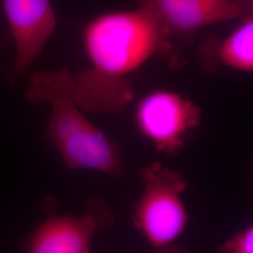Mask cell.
Returning <instances> with one entry per match:
<instances>
[{
  "mask_svg": "<svg viewBox=\"0 0 253 253\" xmlns=\"http://www.w3.org/2000/svg\"><path fill=\"white\" fill-rule=\"evenodd\" d=\"M72 74L67 67L35 72L30 76L25 97L34 104L50 106L46 140L59 153L67 168L122 177L126 166L120 146L94 125L76 104Z\"/></svg>",
  "mask_w": 253,
  "mask_h": 253,
  "instance_id": "obj_2",
  "label": "cell"
},
{
  "mask_svg": "<svg viewBox=\"0 0 253 253\" xmlns=\"http://www.w3.org/2000/svg\"><path fill=\"white\" fill-rule=\"evenodd\" d=\"M15 45L12 82L27 74L56 27L50 0H3Z\"/></svg>",
  "mask_w": 253,
  "mask_h": 253,
  "instance_id": "obj_7",
  "label": "cell"
},
{
  "mask_svg": "<svg viewBox=\"0 0 253 253\" xmlns=\"http://www.w3.org/2000/svg\"><path fill=\"white\" fill-rule=\"evenodd\" d=\"M145 9L172 42L177 54L200 29L215 24L253 15V0H136Z\"/></svg>",
  "mask_w": 253,
  "mask_h": 253,
  "instance_id": "obj_5",
  "label": "cell"
},
{
  "mask_svg": "<svg viewBox=\"0 0 253 253\" xmlns=\"http://www.w3.org/2000/svg\"><path fill=\"white\" fill-rule=\"evenodd\" d=\"M140 177L143 189L133 206V226L157 251L175 244L190 220L183 201L189 181L160 162L144 166Z\"/></svg>",
  "mask_w": 253,
  "mask_h": 253,
  "instance_id": "obj_3",
  "label": "cell"
},
{
  "mask_svg": "<svg viewBox=\"0 0 253 253\" xmlns=\"http://www.w3.org/2000/svg\"><path fill=\"white\" fill-rule=\"evenodd\" d=\"M242 21L224 38L207 37L198 48V60L202 68L214 73L228 68L242 73L253 71V15Z\"/></svg>",
  "mask_w": 253,
  "mask_h": 253,
  "instance_id": "obj_8",
  "label": "cell"
},
{
  "mask_svg": "<svg viewBox=\"0 0 253 253\" xmlns=\"http://www.w3.org/2000/svg\"><path fill=\"white\" fill-rule=\"evenodd\" d=\"M156 253H190L189 251L180 245L173 244L161 250H158Z\"/></svg>",
  "mask_w": 253,
  "mask_h": 253,
  "instance_id": "obj_10",
  "label": "cell"
},
{
  "mask_svg": "<svg viewBox=\"0 0 253 253\" xmlns=\"http://www.w3.org/2000/svg\"><path fill=\"white\" fill-rule=\"evenodd\" d=\"M202 117V110L194 101L168 89L147 93L134 110L140 134L166 156L180 153L201 126Z\"/></svg>",
  "mask_w": 253,
  "mask_h": 253,
  "instance_id": "obj_4",
  "label": "cell"
},
{
  "mask_svg": "<svg viewBox=\"0 0 253 253\" xmlns=\"http://www.w3.org/2000/svg\"><path fill=\"white\" fill-rule=\"evenodd\" d=\"M216 253H253V225L236 232L217 247Z\"/></svg>",
  "mask_w": 253,
  "mask_h": 253,
  "instance_id": "obj_9",
  "label": "cell"
},
{
  "mask_svg": "<svg viewBox=\"0 0 253 253\" xmlns=\"http://www.w3.org/2000/svg\"><path fill=\"white\" fill-rule=\"evenodd\" d=\"M116 214L107 202L87 200L80 216L52 214L22 244L26 253H92L96 233L113 226Z\"/></svg>",
  "mask_w": 253,
  "mask_h": 253,
  "instance_id": "obj_6",
  "label": "cell"
},
{
  "mask_svg": "<svg viewBox=\"0 0 253 253\" xmlns=\"http://www.w3.org/2000/svg\"><path fill=\"white\" fill-rule=\"evenodd\" d=\"M89 68L72 74V92L85 113L115 115L135 99L129 76L153 57L172 69L186 63L157 20L145 9L108 11L84 28Z\"/></svg>",
  "mask_w": 253,
  "mask_h": 253,
  "instance_id": "obj_1",
  "label": "cell"
}]
</instances>
